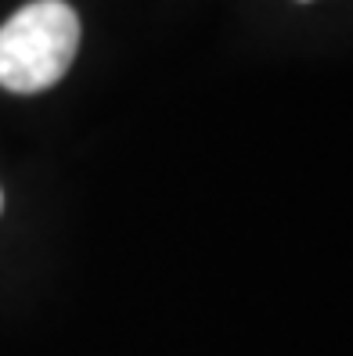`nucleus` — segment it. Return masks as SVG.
<instances>
[{
	"label": "nucleus",
	"mask_w": 353,
	"mask_h": 356,
	"mask_svg": "<svg viewBox=\"0 0 353 356\" xmlns=\"http://www.w3.org/2000/svg\"><path fill=\"white\" fill-rule=\"evenodd\" d=\"M79 47V18L65 0H33L0 26V87L40 94L69 72Z\"/></svg>",
	"instance_id": "f257e3e1"
}]
</instances>
